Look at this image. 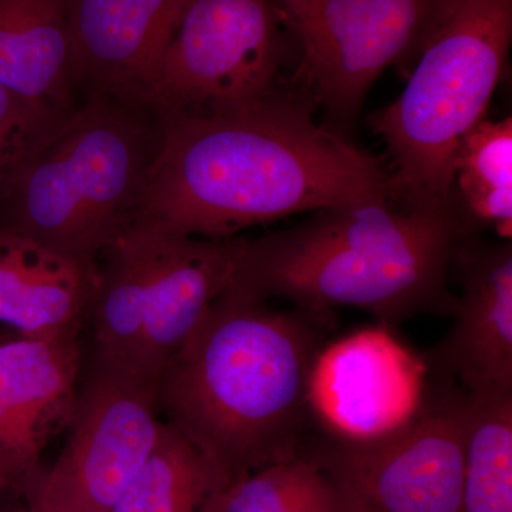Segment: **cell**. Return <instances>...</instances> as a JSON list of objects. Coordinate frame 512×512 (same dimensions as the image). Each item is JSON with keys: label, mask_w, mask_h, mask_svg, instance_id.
Listing matches in <instances>:
<instances>
[{"label": "cell", "mask_w": 512, "mask_h": 512, "mask_svg": "<svg viewBox=\"0 0 512 512\" xmlns=\"http://www.w3.org/2000/svg\"><path fill=\"white\" fill-rule=\"evenodd\" d=\"M467 400L460 512H512V393Z\"/></svg>", "instance_id": "18"}, {"label": "cell", "mask_w": 512, "mask_h": 512, "mask_svg": "<svg viewBox=\"0 0 512 512\" xmlns=\"http://www.w3.org/2000/svg\"><path fill=\"white\" fill-rule=\"evenodd\" d=\"M0 512H30L28 505L25 501H6V503L0 504Z\"/></svg>", "instance_id": "23"}, {"label": "cell", "mask_w": 512, "mask_h": 512, "mask_svg": "<svg viewBox=\"0 0 512 512\" xmlns=\"http://www.w3.org/2000/svg\"><path fill=\"white\" fill-rule=\"evenodd\" d=\"M74 83L140 101L156 76L181 0H63Z\"/></svg>", "instance_id": "14"}, {"label": "cell", "mask_w": 512, "mask_h": 512, "mask_svg": "<svg viewBox=\"0 0 512 512\" xmlns=\"http://www.w3.org/2000/svg\"><path fill=\"white\" fill-rule=\"evenodd\" d=\"M161 128V117L141 101L92 93L5 178L9 220L0 229L80 264H99L136 218Z\"/></svg>", "instance_id": "4"}, {"label": "cell", "mask_w": 512, "mask_h": 512, "mask_svg": "<svg viewBox=\"0 0 512 512\" xmlns=\"http://www.w3.org/2000/svg\"><path fill=\"white\" fill-rule=\"evenodd\" d=\"M99 264L86 265L0 229V345L72 342L92 313Z\"/></svg>", "instance_id": "15"}, {"label": "cell", "mask_w": 512, "mask_h": 512, "mask_svg": "<svg viewBox=\"0 0 512 512\" xmlns=\"http://www.w3.org/2000/svg\"><path fill=\"white\" fill-rule=\"evenodd\" d=\"M222 485L200 451L163 421L156 446L110 512H200Z\"/></svg>", "instance_id": "19"}, {"label": "cell", "mask_w": 512, "mask_h": 512, "mask_svg": "<svg viewBox=\"0 0 512 512\" xmlns=\"http://www.w3.org/2000/svg\"><path fill=\"white\" fill-rule=\"evenodd\" d=\"M62 117L19 99L0 86V184L30 147Z\"/></svg>", "instance_id": "21"}, {"label": "cell", "mask_w": 512, "mask_h": 512, "mask_svg": "<svg viewBox=\"0 0 512 512\" xmlns=\"http://www.w3.org/2000/svg\"><path fill=\"white\" fill-rule=\"evenodd\" d=\"M228 286L157 382V407L222 484L301 457L309 380L333 315L276 311Z\"/></svg>", "instance_id": "2"}, {"label": "cell", "mask_w": 512, "mask_h": 512, "mask_svg": "<svg viewBox=\"0 0 512 512\" xmlns=\"http://www.w3.org/2000/svg\"><path fill=\"white\" fill-rule=\"evenodd\" d=\"M281 19L275 0H181L141 103L167 119L239 109L278 92Z\"/></svg>", "instance_id": "6"}, {"label": "cell", "mask_w": 512, "mask_h": 512, "mask_svg": "<svg viewBox=\"0 0 512 512\" xmlns=\"http://www.w3.org/2000/svg\"><path fill=\"white\" fill-rule=\"evenodd\" d=\"M6 503V501L0 500V504Z\"/></svg>", "instance_id": "25"}, {"label": "cell", "mask_w": 512, "mask_h": 512, "mask_svg": "<svg viewBox=\"0 0 512 512\" xmlns=\"http://www.w3.org/2000/svg\"><path fill=\"white\" fill-rule=\"evenodd\" d=\"M464 238L454 214L396 211L386 202L339 205L247 239L229 286L319 315L360 309L392 328L420 313L454 312L448 279Z\"/></svg>", "instance_id": "3"}, {"label": "cell", "mask_w": 512, "mask_h": 512, "mask_svg": "<svg viewBox=\"0 0 512 512\" xmlns=\"http://www.w3.org/2000/svg\"><path fill=\"white\" fill-rule=\"evenodd\" d=\"M448 0H301L288 6L302 73L330 116L348 123L390 66L421 52Z\"/></svg>", "instance_id": "9"}, {"label": "cell", "mask_w": 512, "mask_h": 512, "mask_svg": "<svg viewBox=\"0 0 512 512\" xmlns=\"http://www.w3.org/2000/svg\"><path fill=\"white\" fill-rule=\"evenodd\" d=\"M133 224L234 238L254 225L355 202H396L392 174L275 92L239 109L167 117Z\"/></svg>", "instance_id": "1"}, {"label": "cell", "mask_w": 512, "mask_h": 512, "mask_svg": "<svg viewBox=\"0 0 512 512\" xmlns=\"http://www.w3.org/2000/svg\"><path fill=\"white\" fill-rule=\"evenodd\" d=\"M427 367L389 326L360 329L323 346L309 380L313 430L350 444L402 430L429 397Z\"/></svg>", "instance_id": "11"}, {"label": "cell", "mask_w": 512, "mask_h": 512, "mask_svg": "<svg viewBox=\"0 0 512 512\" xmlns=\"http://www.w3.org/2000/svg\"><path fill=\"white\" fill-rule=\"evenodd\" d=\"M453 268L461 292L453 328L431 350L429 365L467 394L512 393V245L466 237Z\"/></svg>", "instance_id": "13"}, {"label": "cell", "mask_w": 512, "mask_h": 512, "mask_svg": "<svg viewBox=\"0 0 512 512\" xmlns=\"http://www.w3.org/2000/svg\"><path fill=\"white\" fill-rule=\"evenodd\" d=\"M453 210L466 237L476 228L512 235V120H481L454 160Z\"/></svg>", "instance_id": "17"}, {"label": "cell", "mask_w": 512, "mask_h": 512, "mask_svg": "<svg viewBox=\"0 0 512 512\" xmlns=\"http://www.w3.org/2000/svg\"><path fill=\"white\" fill-rule=\"evenodd\" d=\"M79 373L77 340L0 345V500H22L42 476L46 447L72 419Z\"/></svg>", "instance_id": "12"}, {"label": "cell", "mask_w": 512, "mask_h": 512, "mask_svg": "<svg viewBox=\"0 0 512 512\" xmlns=\"http://www.w3.org/2000/svg\"><path fill=\"white\" fill-rule=\"evenodd\" d=\"M285 2V8H288V6L295 5V3L301 2V0H284Z\"/></svg>", "instance_id": "24"}, {"label": "cell", "mask_w": 512, "mask_h": 512, "mask_svg": "<svg viewBox=\"0 0 512 512\" xmlns=\"http://www.w3.org/2000/svg\"><path fill=\"white\" fill-rule=\"evenodd\" d=\"M40 478V477H39ZM39 478L30 485L28 490L23 494L22 500L25 501V504L28 505L30 512H70L64 510V508L60 507L50 501L49 498L46 497L45 494L40 491L39 488Z\"/></svg>", "instance_id": "22"}, {"label": "cell", "mask_w": 512, "mask_h": 512, "mask_svg": "<svg viewBox=\"0 0 512 512\" xmlns=\"http://www.w3.org/2000/svg\"><path fill=\"white\" fill-rule=\"evenodd\" d=\"M200 512H352L325 471L306 457L269 464L222 485Z\"/></svg>", "instance_id": "20"}, {"label": "cell", "mask_w": 512, "mask_h": 512, "mask_svg": "<svg viewBox=\"0 0 512 512\" xmlns=\"http://www.w3.org/2000/svg\"><path fill=\"white\" fill-rule=\"evenodd\" d=\"M512 0H448L403 93L370 120L386 144L396 202L454 214V160L503 79Z\"/></svg>", "instance_id": "5"}, {"label": "cell", "mask_w": 512, "mask_h": 512, "mask_svg": "<svg viewBox=\"0 0 512 512\" xmlns=\"http://www.w3.org/2000/svg\"><path fill=\"white\" fill-rule=\"evenodd\" d=\"M73 84L63 0H0V86L64 116Z\"/></svg>", "instance_id": "16"}, {"label": "cell", "mask_w": 512, "mask_h": 512, "mask_svg": "<svg viewBox=\"0 0 512 512\" xmlns=\"http://www.w3.org/2000/svg\"><path fill=\"white\" fill-rule=\"evenodd\" d=\"M467 414V393L446 384L389 437L350 444L312 434L301 457L325 471L352 512H460Z\"/></svg>", "instance_id": "7"}, {"label": "cell", "mask_w": 512, "mask_h": 512, "mask_svg": "<svg viewBox=\"0 0 512 512\" xmlns=\"http://www.w3.org/2000/svg\"><path fill=\"white\" fill-rule=\"evenodd\" d=\"M248 238H200L131 224L100 259L143 316L138 377L157 387L165 363L234 281Z\"/></svg>", "instance_id": "8"}, {"label": "cell", "mask_w": 512, "mask_h": 512, "mask_svg": "<svg viewBox=\"0 0 512 512\" xmlns=\"http://www.w3.org/2000/svg\"><path fill=\"white\" fill-rule=\"evenodd\" d=\"M161 424L157 387L94 362L40 491L70 512H110L156 446Z\"/></svg>", "instance_id": "10"}]
</instances>
